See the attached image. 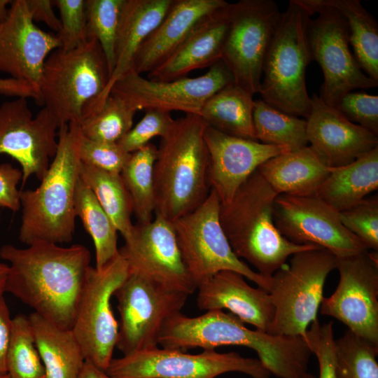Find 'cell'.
Here are the masks:
<instances>
[{
  "instance_id": "e0dca14e",
  "label": "cell",
  "mask_w": 378,
  "mask_h": 378,
  "mask_svg": "<svg viewBox=\"0 0 378 378\" xmlns=\"http://www.w3.org/2000/svg\"><path fill=\"white\" fill-rule=\"evenodd\" d=\"M274 222L289 241L325 248L337 258L369 251L342 225L339 212L316 195H278Z\"/></svg>"
},
{
  "instance_id": "f35d334b",
  "label": "cell",
  "mask_w": 378,
  "mask_h": 378,
  "mask_svg": "<svg viewBox=\"0 0 378 378\" xmlns=\"http://www.w3.org/2000/svg\"><path fill=\"white\" fill-rule=\"evenodd\" d=\"M342 225L369 250L378 251V197H365L354 206L339 212Z\"/></svg>"
},
{
  "instance_id": "ba28073f",
  "label": "cell",
  "mask_w": 378,
  "mask_h": 378,
  "mask_svg": "<svg viewBox=\"0 0 378 378\" xmlns=\"http://www.w3.org/2000/svg\"><path fill=\"white\" fill-rule=\"evenodd\" d=\"M220 202L211 189L195 210L172 223L184 263L195 284L221 271H233L267 292L270 278L253 270L233 252L220 222Z\"/></svg>"
},
{
  "instance_id": "277c9868",
  "label": "cell",
  "mask_w": 378,
  "mask_h": 378,
  "mask_svg": "<svg viewBox=\"0 0 378 378\" xmlns=\"http://www.w3.org/2000/svg\"><path fill=\"white\" fill-rule=\"evenodd\" d=\"M79 124L71 122L58 130L57 153L34 190H22V220L19 240L29 246L38 241H71L75 232L74 198L80 177L77 139Z\"/></svg>"
},
{
  "instance_id": "5bb4252c",
  "label": "cell",
  "mask_w": 378,
  "mask_h": 378,
  "mask_svg": "<svg viewBox=\"0 0 378 378\" xmlns=\"http://www.w3.org/2000/svg\"><path fill=\"white\" fill-rule=\"evenodd\" d=\"M340 281L323 298L320 313L333 317L355 335L378 344V255L369 251L337 257Z\"/></svg>"
},
{
  "instance_id": "30bf717a",
  "label": "cell",
  "mask_w": 378,
  "mask_h": 378,
  "mask_svg": "<svg viewBox=\"0 0 378 378\" xmlns=\"http://www.w3.org/2000/svg\"><path fill=\"white\" fill-rule=\"evenodd\" d=\"M232 372L252 378L272 375L258 358L235 352L204 350L191 354L158 346L113 358L106 370L112 378H216Z\"/></svg>"
},
{
  "instance_id": "52a82bcc",
  "label": "cell",
  "mask_w": 378,
  "mask_h": 378,
  "mask_svg": "<svg viewBox=\"0 0 378 378\" xmlns=\"http://www.w3.org/2000/svg\"><path fill=\"white\" fill-rule=\"evenodd\" d=\"M337 257L317 247L298 252L270 277L268 293L274 316L268 333L304 337L317 318L328 274Z\"/></svg>"
},
{
  "instance_id": "60d3db41",
  "label": "cell",
  "mask_w": 378,
  "mask_h": 378,
  "mask_svg": "<svg viewBox=\"0 0 378 378\" xmlns=\"http://www.w3.org/2000/svg\"><path fill=\"white\" fill-rule=\"evenodd\" d=\"M174 122L169 112L146 110L141 120L117 143L126 152L132 153L149 144L153 137L164 136Z\"/></svg>"
},
{
  "instance_id": "ee69618b",
  "label": "cell",
  "mask_w": 378,
  "mask_h": 378,
  "mask_svg": "<svg viewBox=\"0 0 378 378\" xmlns=\"http://www.w3.org/2000/svg\"><path fill=\"white\" fill-rule=\"evenodd\" d=\"M337 109L349 120L378 134V96L350 92L340 99Z\"/></svg>"
},
{
  "instance_id": "2e32d148",
  "label": "cell",
  "mask_w": 378,
  "mask_h": 378,
  "mask_svg": "<svg viewBox=\"0 0 378 378\" xmlns=\"http://www.w3.org/2000/svg\"><path fill=\"white\" fill-rule=\"evenodd\" d=\"M59 127L46 107L34 117L25 97L0 106V155H10L20 164L22 188L31 176L41 181L46 175L57 153Z\"/></svg>"
},
{
  "instance_id": "8992f818",
  "label": "cell",
  "mask_w": 378,
  "mask_h": 378,
  "mask_svg": "<svg viewBox=\"0 0 378 378\" xmlns=\"http://www.w3.org/2000/svg\"><path fill=\"white\" fill-rule=\"evenodd\" d=\"M310 19L295 0L289 1L267 52L259 90L269 105L306 120L311 111L305 83L307 67L313 60L308 37Z\"/></svg>"
},
{
  "instance_id": "7c38bea8",
  "label": "cell",
  "mask_w": 378,
  "mask_h": 378,
  "mask_svg": "<svg viewBox=\"0 0 378 378\" xmlns=\"http://www.w3.org/2000/svg\"><path fill=\"white\" fill-rule=\"evenodd\" d=\"M281 13L272 0L230 3V21L221 60L234 84L251 95L259 93L265 58Z\"/></svg>"
},
{
  "instance_id": "4dcf8cb0",
  "label": "cell",
  "mask_w": 378,
  "mask_h": 378,
  "mask_svg": "<svg viewBox=\"0 0 378 378\" xmlns=\"http://www.w3.org/2000/svg\"><path fill=\"white\" fill-rule=\"evenodd\" d=\"M74 211L95 247L96 266L103 269L119 255L118 230L92 191L79 177L75 192Z\"/></svg>"
},
{
  "instance_id": "f6af8a7d",
  "label": "cell",
  "mask_w": 378,
  "mask_h": 378,
  "mask_svg": "<svg viewBox=\"0 0 378 378\" xmlns=\"http://www.w3.org/2000/svg\"><path fill=\"white\" fill-rule=\"evenodd\" d=\"M22 179V170L9 163L0 164V207L7 208L13 212L21 208V190L18 186Z\"/></svg>"
},
{
  "instance_id": "d4e9b609",
  "label": "cell",
  "mask_w": 378,
  "mask_h": 378,
  "mask_svg": "<svg viewBox=\"0 0 378 378\" xmlns=\"http://www.w3.org/2000/svg\"><path fill=\"white\" fill-rule=\"evenodd\" d=\"M173 1L125 0L115 42V67L104 94L90 113L108 97L115 81L132 69L139 49L161 22Z\"/></svg>"
},
{
  "instance_id": "83f0119b",
  "label": "cell",
  "mask_w": 378,
  "mask_h": 378,
  "mask_svg": "<svg viewBox=\"0 0 378 378\" xmlns=\"http://www.w3.org/2000/svg\"><path fill=\"white\" fill-rule=\"evenodd\" d=\"M28 319L46 378H78L85 360L72 330L63 329L34 312Z\"/></svg>"
},
{
  "instance_id": "7dc6e473",
  "label": "cell",
  "mask_w": 378,
  "mask_h": 378,
  "mask_svg": "<svg viewBox=\"0 0 378 378\" xmlns=\"http://www.w3.org/2000/svg\"><path fill=\"white\" fill-rule=\"evenodd\" d=\"M12 321L4 295H0V375L7 373L6 358L11 336Z\"/></svg>"
},
{
  "instance_id": "4316f807",
  "label": "cell",
  "mask_w": 378,
  "mask_h": 378,
  "mask_svg": "<svg viewBox=\"0 0 378 378\" xmlns=\"http://www.w3.org/2000/svg\"><path fill=\"white\" fill-rule=\"evenodd\" d=\"M378 188V147L352 162L332 167L316 196L337 212L347 210Z\"/></svg>"
},
{
  "instance_id": "5b68a950",
  "label": "cell",
  "mask_w": 378,
  "mask_h": 378,
  "mask_svg": "<svg viewBox=\"0 0 378 378\" xmlns=\"http://www.w3.org/2000/svg\"><path fill=\"white\" fill-rule=\"evenodd\" d=\"M110 77L106 58L95 38L70 50L59 48L48 55L43 67L41 104L60 126L80 124L96 106Z\"/></svg>"
},
{
  "instance_id": "d6986e66",
  "label": "cell",
  "mask_w": 378,
  "mask_h": 378,
  "mask_svg": "<svg viewBox=\"0 0 378 378\" xmlns=\"http://www.w3.org/2000/svg\"><path fill=\"white\" fill-rule=\"evenodd\" d=\"M61 46L56 34L35 24L27 0L11 1L7 16L0 22V72L28 83L41 97L44 63L48 55Z\"/></svg>"
},
{
  "instance_id": "681fc988",
  "label": "cell",
  "mask_w": 378,
  "mask_h": 378,
  "mask_svg": "<svg viewBox=\"0 0 378 378\" xmlns=\"http://www.w3.org/2000/svg\"><path fill=\"white\" fill-rule=\"evenodd\" d=\"M78 378H112L106 371L85 361Z\"/></svg>"
},
{
  "instance_id": "484cf974",
  "label": "cell",
  "mask_w": 378,
  "mask_h": 378,
  "mask_svg": "<svg viewBox=\"0 0 378 378\" xmlns=\"http://www.w3.org/2000/svg\"><path fill=\"white\" fill-rule=\"evenodd\" d=\"M331 169L307 146L273 157L257 170L278 195L312 196L316 195Z\"/></svg>"
},
{
  "instance_id": "f5cc1de1",
  "label": "cell",
  "mask_w": 378,
  "mask_h": 378,
  "mask_svg": "<svg viewBox=\"0 0 378 378\" xmlns=\"http://www.w3.org/2000/svg\"><path fill=\"white\" fill-rule=\"evenodd\" d=\"M302 378H316L311 373L307 372Z\"/></svg>"
},
{
  "instance_id": "f907efd6",
  "label": "cell",
  "mask_w": 378,
  "mask_h": 378,
  "mask_svg": "<svg viewBox=\"0 0 378 378\" xmlns=\"http://www.w3.org/2000/svg\"><path fill=\"white\" fill-rule=\"evenodd\" d=\"M8 265L0 262V295L5 293V285L8 273Z\"/></svg>"
},
{
  "instance_id": "e575fe53",
  "label": "cell",
  "mask_w": 378,
  "mask_h": 378,
  "mask_svg": "<svg viewBox=\"0 0 378 378\" xmlns=\"http://www.w3.org/2000/svg\"><path fill=\"white\" fill-rule=\"evenodd\" d=\"M136 111L122 98L110 94L79 124L81 134L88 139L117 143L132 127Z\"/></svg>"
},
{
  "instance_id": "db71d44e",
  "label": "cell",
  "mask_w": 378,
  "mask_h": 378,
  "mask_svg": "<svg viewBox=\"0 0 378 378\" xmlns=\"http://www.w3.org/2000/svg\"><path fill=\"white\" fill-rule=\"evenodd\" d=\"M0 378H11V377L8 373H6V374L0 375Z\"/></svg>"
},
{
  "instance_id": "3957f363",
  "label": "cell",
  "mask_w": 378,
  "mask_h": 378,
  "mask_svg": "<svg viewBox=\"0 0 378 378\" xmlns=\"http://www.w3.org/2000/svg\"><path fill=\"white\" fill-rule=\"evenodd\" d=\"M277 195L256 170L230 202L220 205V222L233 252L267 279L293 254L318 247L295 244L279 232L274 222Z\"/></svg>"
},
{
  "instance_id": "9c48e42d",
  "label": "cell",
  "mask_w": 378,
  "mask_h": 378,
  "mask_svg": "<svg viewBox=\"0 0 378 378\" xmlns=\"http://www.w3.org/2000/svg\"><path fill=\"white\" fill-rule=\"evenodd\" d=\"M310 15L308 37L312 59L320 65L323 82L320 98L336 108L342 98L354 89L376 88L378 82L367 76L349 48V33L343 18L319 0H295Z\"/></svg>"
},
{
  "instance_id": "7bdbcfd3",
  "label": "cell",
  "mask_w": 378,
  "mask_h": 378,
  "mask_svg": "<svg viewBox=\"0 0 378 378\" xmlns=\"http://www.w3.org/2000/svg\"><path fill=\"white\" fill-rule=\"evenodd\" d=\"M59 10L61 29L56 34L64 50H72L87 39L85 0L52 1Z\"/></svg>"
},
{
  "instance_id": "d590c367",
  "label": "cell",
  "mask_w": 378,
  "mask_h": 378,
  "mask_svg": "<svg viewBox=\"0 0 378 378\" xmlns=\"http://www.w3.org/2000/svg\"><path fill=\"white\" fill-rule=\"evenodd\" d=\"M6 366L11 378H46L28 316L23 314L13 318Z\"/></svg>"
},
{
  "instance_id": "836d02e7",
  "label": "cell",
  "mask_w": 378,
  "mask_h": 378,
  "mask_svg": "<svg viewBox=\"0 0 378 378\" xmlns=\"http://www.w3.org/2000/svg\"><path fill=\"white\" fill-rule=\"evenodd\" d=\"M253 122L258 141L286 147L290 151L308 146L307 120L269 105L262 99L254 100Z\"/></svg>"
},
{
  "instance_id": "816d5d0a",
  "label": "cell",
  "mask_w": 378,
  "mask_h": 378,
  "mask_svg": "<svg viewBox=\"0 0 378 378\" xmlns=\"http://www.w3.org/2000/svg\"><path fill=\"white\" fill-rule=\"evenodd\" d=\"M11 1L9 0H0V22L4 20L8 15L9 7Z\"/></svg>"
},
{
  "instance_id": "d6a6232c",
  "label": "cell",
  "mask_w": 378,
  "mask_h": 378,
  "mask_svg": "<svg viewBox=\"0 0 378 378\" xmlns=\"http://www.w3.org/2000/svg\"><path fill=\"white\" fill-rule=\"evenodd\" d=\"M158 148L149 143L131 153L120 172L137 223H148L155 215L154 164Z\"/></svg>"
},
{
  "instance_id": "44dd1931",
  "label": "cell",
  "mask_w": 378,
  "mask_h": 378,
  "mask_svg": "<svg viewBox=\"0 0 378 378\" xmlns=\"http://www.w3.org/2000/svg\"><path fill=\"white\" fill-rule=\"evenodd\" d=\"M307 136L309 146L330 167L348 164L378 147L377 135L349 120L315 93L311 97Z\"/></svg>"
},
{
  "instance_id": "bcb514c9",
  "label": "cell",
  "mask_w": 378,
  "mask_h": 378,
  "mask_svg": "<svg viewBox=\"0 0 378 378\" xmlns=\"http://www.w3.org/2000/svg\"><path fill=\"white\" fill-rule=\"evenodd\" d=\"M28 9L33 21L43 22L57 34L61 29L60 20L53 10L50 0H27Z\"/></svg>"
},
{
  "instance_id": "7402d4cb",
  "label": "cell",
  "mask_w": 378,
  "mask_h": 378,
  "mask_svg": "<svg viewBox=\"0 0 378 378\" xmlns=\"http://www.w3.org/2000/svg\"><path fill=\"white\" fill-rule=\"evenodd\" d=\"M197 304L201 310L226 309L243 323L268 332L274 307L268 292L249 286L244 277L233 271H221L198 286Z\"/></svg>"
},
{
  "instance_id": "7a4b0ae2",
  "label": "cell",
  "mask_w": 378,
  "mask_h": 378,
  "mask_svg": "<svg viewBox=\"0 0 378 378\" xmlns=\"http://www.w3.org/2000/svg\"><path fill=\"white\" fill-rule=\"evenodd\" d=\"M206 127L200 115L186 114L161 137L153 171L155 216L173 223L208 197Z\"/></svg>"
},
{
  "instance_id": "6da1fadb",
  "label": "cell",
  "mask_w": 378,
  "mask_h": 378,
  "mask_svg": "<svg viewBox=\"0 0 378 378\" xmlns=\"http://www.w3.org/2000/svg\"><path fill=\"white\" fill-rule=\"evenodd\" d=\"M0 258L9 263L5 292L56 326L71 330L90 266L88 248L46 241L25 248L5 244Z\"/></svg>"
},
{
  "instance_id": "f1b7e54d",
  "label": "cell",
  "mask_w": 378,
  "mask_h": 378,
  "mask_svg": "<svg viewBox=\"0 0 378 378\" xmlns=\"http://www.w3.org/2000/svg\"><path fill=\"white\" fill-rule=\"evenodd\" d=\"M253 95L234 84L210 97L200 116L209 127L228 135L257 141L253 122Z\"/></svg>"
},
{
  "instance_id": "ac0fdd59",
  "label": "cell",
  "mask_w": 378,
  "mask_h": 378,
  "mask_svg": "<svg viewBox=\"0 0 378 378\" xmlns=\"http://www.w3.org/2000/svg\"><path fill=\"white\" fill-rule=\"evenodd\" d=\"M119 254L130 273L189 295L197 289L184 263L173 224L162 217L155 216L150 223L134 224Z\"/></svg>"
},
{
  "instance_id": "4fadbf2b",
  "label": "cell",
  "mask_w": 378,
  "mask_h": 378,
  "mask_svg": "<svg viewBox=\"0 0 378 378\" xmlns=\"http://www.w3.org/2000/svg\"><path fill=\"white\" fill-rule=\"evenodd\" d=\"M120 323L116 346L123 355L158 346L160 330L189 295L130 273L115 290Z\"/></svg>"
},
{
  "instance_id": "f546056e",
  "label": "cell",
  "mask_w": 378,
  "mask_h": 378,
  "mask_svg": "<svg viewBox=\"0 0 378 378\" xmlns=\"http://www.w3.org/2000/svg\"><path fill=\"white\" fill-rule=\"evenodd\" d=\"M336 10L344 20L349 44L359 66L378 82V26L359 0H319Z\"/></svg>"
},
{
  "instance_id": "ffe728a7",
  "label": "cell",
  "mask_w": 378,
  "mask_h": 378,
  "mask_svg": "<svg viewBox=\"0 0 378 378\" xmlns=\"http://www.w3.org/2000/svg\"><path fill=\"white\" fill-rule=\"evenodd\" d=\"M204 141L209 153L208 181L220 202H230L239 186L267 160L286 147L226 134L206 125Z\"/></svg>"
},
{
  "instance_id": "11a10c76",
  "label": "cell",
  "mask_w": 378,
  "mask_h": 378,
  "mask_svg": "<svg viewBox=\"0 0 378 378\" xmlns=\"http://www.w3.org/2000/svg\"></svg>"
},
{
  "instance_id": "b9f144b4",
  "label": "cell",
  "mask_w": 378,
  "mask_h": 378,
  "mask_svg": "<svg viewBox=\"0 0 378 378\" xmlns=\"http://www.w3.org/2000/svg\"><path fill=\"white\" fill-rule=\"evenodd\" d=\"M303 337L318 360L319 378H337L333 322L321 324L316 319Z\"/></svg>"
},
{
  "instance_id": "ab89813d",
  "label": "cell",
  "mask_w": 378,
  "mask_h": 378,
  "mask_svg": "<svg viewBox=\"0 0 378 378\" xmlns=\"http://www.w3.org/2000/svg\"><path fill=\"white\" fill-rule=\"evenodd\" d=\"M77 146L82 163L113 173L120 174L131 155L118 143L88 139L81 134L80 127Z\"/></svg>"
},
{
  "instance_id": "1f68e13d",
  "label": "cell",
  "mask_w": 378,
  "mask_h": 378,
  "mask_svg": "<svg viewBox=\"0 0 378 378\" xmlns=\"http://www.w3.org/2000/svg\"><path fill=\"white\" fill-rule=\"evenodd\" d=\"M80 178L94 193L99 204L124 239L132 231V206L120 174L104 171L80 162Z\"/></svg>"
},
{
  "instance_id": "8fae6325",
  "label": "cell",
  "mask_w": 378,
  "mask_h": 378,
  "mask_svg": "<svg viewBox=\"0 0 378 378\" xmlns=\"http://www.w3.org/2000/svg\"><path fill=\"white\" fill-rule=\"evenodd\" d=\"M128 275L120 254L101 270L90 266L71 328L85 361L104 371L113 359L119 330L111 300Z\"/></svg>"
},
{
  "instance_id": "74e56055",
  "label": "cell",
  "mask_w": 378,
  "mask_h": 378,
  "mask_svg": "<svg viewBox=\"0 0 378 378\" xmlns=\"http://www.w3.org/2000/svg\"><path fill=\"white\" fill-rule=\"evenodd\" d=\"M125 3V0H85L87 39L97 40L111 75L115 64V42Z\"/></svg>"
},
{
  "instance_id": "cb8c5ba5",
  "label": "cell",
  "mask_w": 378,
  "mask_h": 378,
  "mask_svg": "<svg viewBox=\"0 0 378 378\" xmlns=\"http://www.w3.org/2000/svg\"><path fill=\"white\" fill-rule=\"evenodd\" d=\"M225 0H174L159 25L146 38L132 69L148 74L163 62L205 16L225 6Z\"/></svg>"
},
{
  "instance_id": "8d00e7d4",
  "label": "cell",
  "mask_w": 378,
  "mask_h": 378,
  "mask_svg": "<svg viewBox=\"0 0 378 378\" xmlns=\"http://www.w3.org/2000/svg\"><path fill=\"white\" fill-rule=\"evenodd\" d=\"M378 344L349 330L335 340L337 378H378Z\"/></svg>"
},
{
  "instance_id": "9a60e30c",
  "label": "cell",
  "mask_w": 378,
  "mask_h": 378,
  "mask_svg": "<svg viewBox=\"0 0 378 378\" xmlns=\"http://www.w3.org/2000/svg\"><path fill=\"white\" fill-rule=\"evenodd\" d=\"M232 84V75L220 59L202 76L168 81L150 80L132 69L115 81L110 94L122 98L136 111H179L199 115L210 97Z\"/></svg>"
},
{
  "instance_id": "c3c4849f",
  "label": "cell",
  "mask_w": 378,
  "mask_h": 378,
  "mask_svg": "<svg viewBox=\"0 0 378 378\" xmlns=\"http://www.w3.org/2000/svg\"><path fill=\"white\" fill-rule=\"evenodd\" d=\"M0 94L16 97L32 98L41 104V97L28 83L12 78H0Z\"/></svg>"
},
{
  "instance_id": "603a6c76",
  "label": "cell",
  "mask_w": 378,
  "mask_h": 378,
  "mask_svg": "<svg viewBox=\"0 0 378 378\" xmlns=\"http://www.w3.org/2000/svg\"><path fill=\"white\" fill-rule=\"evenodd\" d=\"M230 21V3L202 18L176 49L147 74L153 80L186 77L190 71L211 66L221 59Z\"/></svg>"
}]
</instances>
